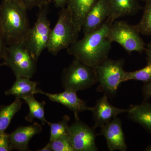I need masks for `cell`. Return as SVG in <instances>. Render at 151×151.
<instances>
[{
	"label": "cell",
	"mask_w": 151,
	"mask_h": 151,
	"mask_svg": "<svg viewBox=\"0 0 151 151\" xmlns=\"http://www.w3.org/2000/svg\"><path fill=\"white\" fill-rule=\"evenodd\" d=\"M78 34L69 10L67 7L63 8L60 12L56 24L51 29L46 49L49 52L55 56L78 40Z\"/></svg>",
	"instance_id": "277c9868"
},
{
	"label": "cell",
	"mask_w": 151,
	"mask_h": 151,
	"mask_svg": "<svg viewBox=\"0 0 151 151\" xmlns=\"http://www.w3.org/2000/svg\"><path fill=\"white\" fill-rule=\"evenodd\" d=\"M144 101H148L151 97V81L145 83L142 89Z\"/></svg>",
	"instance_id": "4316f807"
},
{
	"label": "cell",
	"mask_w": 151,
	"mask_h": 151,
	"mask_svg": "<svg viewBox=\"0 0 151 151\" xmlns=\"http://www.w3.org/2000/svg\"><path fill=\"white\" fill-rule=\"evenodd\" d=\"M128 117L151 133V104L145 101L129 108Z\"/></svg>",
	"instance_id": "ac0fdd59"
},
{
	"label": "cell",
	"mask_w": 151,
	"mask_h": 151,
	"mask_svg": "<svg viewBox=\"0 0 151 151\" xmlns=\"http://www.w3.org/2000/svg\"><path fill=\"white\" fill-rule=\"evenodd\" d=\"M23 100L28 106L29 112L25 117L26 121L32 123L34 119H37L41 122L42 125L47 122L45 115L44 107L46 103L45 101L39 102L35 100L33 95L25 97Z\"/></svg>",
	"instance_id": "d6986e66"
},
{
	"label": "cell",
	"mask_w": 151,
	"mask_h": 151,
	"mask_svg": "<svg viewBox=\"0 0 151 151\" xmlns=\"http://www.w3.org/2000/svg\"><path fill=\"white\" fill-rule=\"evenodd\" d=\"M48 5L39 8L36 21L30 28L24 41L31 54L37 60L46 49L51 31L48 18Z\"/></svg>",
	"instance_id": "52a82bcc"
},
{
	"label": "cell",
	"mask_w": 151,
	"mask_h": 151,
	"mask_svg": "<svg viewBox=\"0 0 151 151\" xmlns=\"http://www.w3.org/2000/svg\"><path fill=\"white\" fill-rule=\"evenodd\" d=\"M26 9H31L37 7L39 8L49 4L48 0H17Z\"/></svg>",
	"instance_id": "d4e9b609"
},
{
	"label": "cell",
	"mask_w": 151,
	"mask_h": 151,
	"mask_svg": "<svg viewBox=\"0 0 151 151\" xmlns=\"http://www.w3.org/2000/svg\"><path fill=\"white\" fill-rule=\"evenodd\" d=\"M52 151H75L68 134H64L51 142Z\"/></svg>",
	"instance_id": "cb8c5ba5"
},
{
	"label": "cell",
	"mask_w": 151,
	"mask_h": 151,
	"mask_svg": "<svg viewBox=\"0 0 151 151\" xmlns=\"http://www.w3.org/2000/svg\"><path fill=\"white\" fill-rule=\"evenodd\" d=\"M97 0H68L67 8L77 32L82 29L84 18Z\"/></svg>",
	"instance_id": "2e32d148"
},
{
	"label": "cell",
	"mask_w": 151,
	"mask_h": 151,
	"mask_svg": "<svg viewBox=\"0 0 151 151\" xmlns=\"http://www.w3.org/2000/svg\"><path fill=\"white\" fill-rule=\"evenodd\" d=\"M21 99L16 98L10 105L0 107V133L5 132L14 116L21 110Z\"/></svg>",
	"instance_id": "ffe728a7"
},
{
	"label": "cell",
	"mask_w": 151,
	"mask_h": 151,
	"mask_svg": "<svg viewBox=\"0 0 151 151\" xmlns=\"http://www.w3.org/2000/svg\"><path fill=\"white\" fill-rule=\"evenodd\" d=\"M37 93L44 94L52 102L60 103L73 111L75 119H79L78 114L81 112L92 109V107L88 106L86 102L79 98L76 92L73 90L66 89L61 93L50 94L38 89Z\"/></svg>",
	"instance_id": "7c38bea8"
},
{
	"label": "cell",
	"mask_w": 151,
	"mask_h": 151,
	"mask_svg": "<svg viewBox=\"0 0 151 151\" xmlns=\"http://www.w3.org/2000/svg\"><path fill=\"white\" fill-rule=\"evenodd\" d=\"M145 150L148 151H151V145L148 146V147L146 148Z\"/></svg>",
	"instance_id": "1f68e13d"
},
{
	"label": "cell",
	"mask_w": 151,
	"mask_h": 151,
	"mask_svg": "<svg viewBox=\"0 0 151 151\" xmlns=\"http://www.w3.org/2000/svg\"><path fill=\"white\" fill-rule=\"evenodd\" d=\"M42 131L40 124L35 122L29 126L19 127L9 134L12 150L29 151L28 144L32 138L40 134Z\"/></svg>",
	"instance_id": "5bb4252c"
},
{
	"label": "cell",
	"mask_w": 151,
	"mask_h": 151,
	"mask_svg": "<svg viewBox=\"0 0 151 151\" xmlns=\"http://www.w3.org/2000/svg\"><path fill=\"white\" fill-rule=\"evenodd\" d=\"M38 151H52V149L51 143L49 142L42 149L38 150Z\"/></svg>",
	"instance_id": "4dcf8cb0"
},
{
	"label": "cell",
	"mask_w": 151,
	"mask_h": 151,
	"mask_svg": "<svg viewBox=\"0 0 151 151\" xmlns=\"http://www.w3.org/2000/svg\"><path fill=\"white\" fill-rule=\"evenodd\" d=\"M27 10L17 0H2L0 24L6 45L23 42L30 28Z\"/></svg>",
	"instance_id": "7a4b0ae2"
},
{
	"label": "cell",
	"mask_w": 151,
	"mask_h": 151,
	"mask_svg": "<svg viewBox=\"0 0 151 151\" xmlns=\"http://www.w3.org/2000/svg\"><path fill=\"white\" fill-rule=\"evenodd\" d=\"M57 7L61 8V9L64 7L65 5L67 4L68 0H53Z\"/></svg>",
	"instance_id": "f546056e"
},
{
	"label": "cell",
	"mask_w": 151,
	"mask_h": 151,
	"mask_svg": "<svg viewBox=\"0 0 151 151\" xmlns=\"http://www.w3.org/2000/svg\"><path fill=\"white\" fill-rule=\"evenodd\" d=\"M140 1H144V2H145L146 1H147V0H140Z\"/></svg>",
	"instance_id": "d6a6232c"
},
{
	"label": "cell",
	"mask_w": 151,
	"mask_h": 151,
	"mask_svg": "<svg viewBox=\"0 0 151 151\" xmlns=\"http://www.w3.org/2000/svg\"><path fill=\"white\" fill-rule=\"evenodd\" d=\"M112 23L107 19L98 29L77 40L67 49L68 54L85 65L93 68L108 58L112 48V42L108 31Z\"/></svg>",
	"instance_id": "6da1fadb"
},
{
	"label": "cell",
	"mask_w": 151,
	"mask_h": 151,
	"mask_svg": "<svg viewBox=\"0 0 151 151\" xmlns=\"http://www.w3.org/2000/svg\"><path fill=\"white\" fill-rule=\"evenodd\" d=\"M136 29L135 25L125 21H115L110 26L108 37L111 41L119 44L129 54L134 52L142 53L146 43Z\"/></svg>",
	"instance_id": "ba28073f"
},
{
	"label": "cell",
	"mask_w": 151,
	"mask_h": 151,
	"mask_svg": "<svg viewBox=\"0 0 151 151\" xmlns=\"http://www.w3.org/2000/svg\"><path fill=\"white\" fill-rule=\"evenodd\" d=\"M94 128H91L80 119H75L68 127V135L75 151H98L95 142L96 134Z\"/></svg>",
	"instance_id": "9c48e42d"
},
{
	"label": "cell",
	"mask_w": 151,
	"mask_h": 151,
	"mask_svg": "<svg viewBox=\"0 0 151 151\" xmlns=\"http://www.w3.org/2000/svg\"><path fill=\"white\" fill-rule=\"evenodd\" d=\"M110 13L109 0H97L84 18L81 29L84 35L101 27Z\"/></svg>",
	"instance_id": "30bf717a"
},
{
	"label": "cell",
	"mask_w": 151,
	"mask_h": 151,
	"mask_svg": "<svg viewBox=\"0 0 151 151\" xmlns=\"http://www.w3.org/2000/svg\"><path fill=\"white\" fill-rule=\"evenodd\" d=\"M12 87L5 92L6 95H13L16 98L23 99L25 97L37 94V82L31 81L29 78L17 76Z\"/></svg>",
	"instance_id": "e0dca14e"
},
{
	"label": "cell",
	"mask_w": 151,
	"mask_h": 151,
	"mask_svg": "<svg viewBox=\"0 0 151 151\" xmlns=\"http://www.w3.org/2000/svg\"><path fill=\"white\" fill-rule=\"evenodd\" d=\"M12 150L10 144L9 134L5 132L0 133V151Z\"/></svg>",
	"instance_id": "484cf974"
},
{
	"label": "cell",
	"mask_w": 151,
	"mask_h": 151,
	"mask_svg": "<svg viewBox=\"0 0 151 151\" xmlns=\"http://www.w3.org/2000/svg\"><path fill=\"white\" fill-rule=\"evenodd\" d=\"M69 121L70 118L69 116L65 115L63 116L62 120L60 122L55 123L47 122V124L50 128L49 142L54 141L63 135L68 134Z\"/></svg>",
	"instance_id": "603a6c76"
},
{
	"label": "cell",
	"mask_w": 151,
	"mask_h": 151,
	"mask_svg": "<svg viewBox=\"0 0 151 151\" xmlns=\"http://www.w3.org/2000/svg\"><path fill=\"white\" fill-rule=\"evenodd\" d=\"M0 65L9 68L16 77L30 78L37 69V60L34 58L24 42L7 45Z\"/></svg>",
	"instance_id": "3957f363"
},
{
	"label": "cell",
	"mask_w": 151,
	"mask_h": 151,
	"mask_svg": "<svg viewBox=\"0 0 151 151\" xmlns=\"http://www.w3.org/2000/svg\"><path fill=\"white\" fill-rule=\"evenodd\" d=\"M145 3L142 18L135 26L140 34L149 36H151V0H147Z\"/></svg>",
	"instance_id": "44dd1931"
},
{
	"label": "cell",
	"mask_w": 151,
	"mask_h": 151,
	"mask_svg": "<svg viewBox=\"0 0 151 151\" xmlns=\"http://www.w3.org/2000/svg\"><path fill=\"white\" fill-rule=\"evenodd\" d=\"M124 63V59L114 60L108 58L94 68L99 83L97 91L104 92L108 97L116 93L119 85L123 82Z\"/></svg>",
	"instance_id": "5b68a950"
},
{
	"label": "cell",
	"mask_w": 151,
	"mask_h": 151,
	"mask_svg": "<svg viewBox=\"0 0 151 151\" xmlns=\"http://www.w3.org/2000/svg\"><path fill=\"white\" fill-rule=\"evenodd\" d=\"M128 109H121L114 107L109 103L108 96L104 94L103 97L97 100L91 111L93 114L94 125L93 128L96 129L103 127L117 117L119 114L128 113Z\"/></svg>",
	"instance_id": "4fadbf2b"
},
{
	"label": "cell",
	"mask_w": 151,
	"mask_h": 151,
	"mask_svg": "<svg viewBox=\"0 0 151 151\" xmlns=\"http://www.w3.org/2000/svg\"><path fill=\"white\" fill-rule=\"evenodd\" d=\"M100 134L104 136L110 151H126L127 146L121 119L116 117L101 127Z\"/></svg>",
	"instance_id": "8fae6325"
},
{
	"label": "cell",
	"mask_w": 151,
	"mask_h": 151,
	"mask_svg": "<svg viewBox=\"0 0 151 151\" xmlns=\"http://www.w3.org/2000/svg\"><path fill=\"white\" fill-rule=\"evenodd\" d=\"M142 81L144 83L151 81V61L147 60L145 67L134 71H125L123 78V82L129 80Z\"/></svg>",
	"instance_id": "7402d4cb"
},
{
	"label": "cell",
	"mask_w": 151,
	"mask_h": 151,
	"mask_svg": "<svg viewBox=\"0 0 151 151\" xmlns=\"http://www.w3.org/2000/svg\"><path fill=\"white\" fill-rule=\"evenodd\" d=\"M6 46L0 24V60L3 59Z\"/></svg>",
	"instance_id": "83f0119b"
},
{
	"label": "cell",
	"mask_w": 151,
	"mask_h": 151,
	"mask_svg": "<svg viewBox=\"0 0 151 151\" xmlns=\"http://www.w3.org/2000/svg\"><path fill=\"white\" fill-rule=\"evenodd\" d=\"M144 52L147 55V60L151 61V40L149 43L146 45Z\"/></svg>",
	"instance_id": "f1b7e54d"
},
{
	"label": "cell",
	"mask_w": 151,
	"mask_h": 151,
	"mask_svg": "<svg viewBox=\"0 0 151 151\" xmlns=\"http://www.w3.org/2000/svg\"><path fill=\"white\" fill-rule=\"evenodd\" d=\"M61 79L65 90L76 92L88 89L97 83L95 68L75 58L68 67L63 69Z\"/></svg>",
	"instance_id": "8992f818"
},
{
	"label": "cell",
	"mask_w": 151,
	"mask_h": 151,
	"mask_svg": "<svg viewBox=\"0 0 151 151\" xmlns=\"http://www.w3.org/2000/svg\"><path fill=\"white\" fill-rule=\"evenodd\" d=\"M139 0H109L111 13L108 19L113 23L120 17L134 15L141 9Z\"/></svg>",
	"instance_id": "9a60e30c"
}]
</instances>
